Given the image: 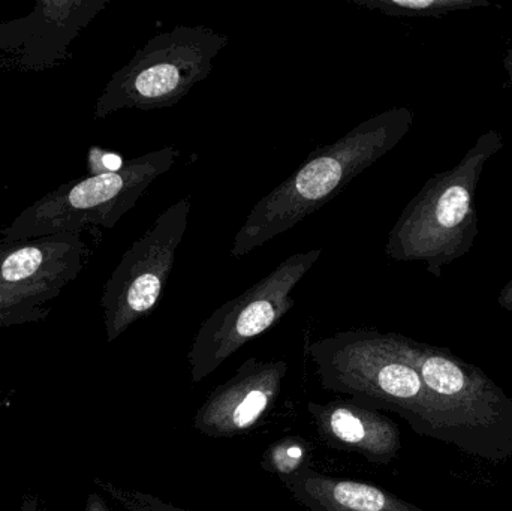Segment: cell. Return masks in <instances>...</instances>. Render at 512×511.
<instances>
[{"instance_id": "cell-1", "label": "cell", "mask_w": 512, "mask_h": 511, "mask_svg": "<svg viewBox=\"0 0 512 511\" xmlns=\"http://www.w3.org/2000/svg\"><path fill=\"white\" fill-rule=\"evenodd\" d=\"M307 353L322 389L370 410L397 414L421 437L447 443L435 398L394 347L390 333L346 330L312 342Z\"/></svg>"}, {"instance_id": "cell-12", "label": "cell", "mask_w": 512, "mask_h": 511, "mask_svg": "<svg viewBox=\"0 0 512 511\" xmlns=\"http://www.w3.org/2000/svg\"><path fill=\"white\" fill-rule=\"evenodd\" d=\"M279 480L292 500L310 511H424L379 486L328 476L309 465L280 474Z\"/></svg>"}, {"instance_id": "cell-9", "label": "cell", "mask_w": 512, "mask_h": 511, "mask_svg": "<svg viewBox=\"0 0 512 511\" xmlns=\"http://www.w3.org/2000/svg\"><path fill=\"white\" fill-rule=\"evenodd\" d=\"M288 371L285 360H246L198 408L195 431L209 438H237L252 431L276 404Z\"/></svg>"}, {"instance_id": "cell-18", "label": "cell", "mask_w": 512, "mask_h": 511, "mask_svg": "<svg viewBox=\"0 0 512 511\" xmlns=\"http://www.w3.org/2000/svg\"><path fill=\"white\" fill-rule=\"evenodd\" d=\"M2 408H3V398H2V393H0V411H2Z\"/></svg>"}, {"instance_id": "cell-7", "label": "cell", "mask_w": 512, "mask_h": 511, "mask_svg": "<svg viewBox=\"0 0 512 511\" xmlns=\"http://www.w3.org/2000/svg\"><path fill=\"white\" fill-rule=\"evenodd\" d=\"M189 213L191 200L182 198L159 215L123 254L102 293L107 342L116 341L158 308L188 230Z\"/></svg>"}, {"instance_id": "cell-4", "label": "cell", "mask_w": 512, "mask_h": 511, "mask_svg": "<svg viewBox=\"0 0 512 511\" xmlns=\"http://www.w3.org/2000/svg\"><path fill=\"white\" fill-rule=\"evenodd\" d=\"M180 156L182 152L177 147L165 146L125 161L119 170L93 173L65 183L30 204L3 228L0 243L59 233L81 234L89 227L111 230Z\"/></svg>"}, {"instance_id": "cell-6", "label": "cell", "mask_w": 512, "mask_h": 511, "mask_svg": "<svg viewBox=\"0 0 512 511\" xmlns=\"http://www.w3.org/2000/svg\"><path fill=\"white\" fill-rule=\"evenodd\" d=\"M322 249L297 252L236 299L204 320L188 354L195 384L209 378L240 348L279 323L295 302L292 291L321 258Z\"/></svg>"}, {"instance_id": "cell-2", "label": "cell", "mask_w": 512, "mask_h": 511, "mask_svg": "<svg viewBox=\"0 0 512 511\" xmlns=\"http://www.w3.org/2000/svg\"><path fill=\"white\" fill-rule=\"evenodd\" d=\"M402 125L399 113H384L310 153L288 179L255 204L234 239L231 257L251 254L330 203L396 143Z\"/></svg>"}, {"instance_id": "cell-11", "label": "cell", "mask_w": 512, "mask_h": 511, "mask_svg": "<svg viewBox=\"0 0 512 511\" xmlns=\"http://www.w3.org/2000/svg\"><path fill=\"white\" fill-rule=\"evenodd\" d=\"M307 411L321 440L331 449L355 453L370 464L388 465L402 449L400 429L390 417L351 399L309 402Z\"/></svg>"}, {"instance_id": "cell-10", "label": "cell", "mask_w": 512, "mask_h": 511, "mask_svg": "<svg viewBox=\"0 0 512 511\" xmlns=\"http://www.w3.org/2000/svg\"><path fill=\"white\" fill-rule=\"evenodd\" d=\"M87 257L89 246L75 233L0 243V288L47 305L80 275Z\"/></svg>"}, {"instance_id": "cell-14", "label": "cell", "mask_w": 512, "mask_h": 511, "mask_svg": "<svg viewBox=\"0 0 512 511\" xmlns=\"http://www.w3.org/2000/svg\"><path fill=\"white\" fill-rule=\"evenodd\" d=\"M95 482L105 494L110 495L122 507L123 511H191L164 503L161 498L152 497L143 492L131 491V489L122 488V486L105 482L102 479H96Z\"/></svg>"}, {"instance_id": "cell-16", "label": "cell", "mask_w": 512, "mask_h": 511, "mask_svg": "<svg viewBox=\"0 0 512 511\" xmlns=\"http://www.w3.org/2000/svg\"><path fill=\"white\" fill-rule=\"evenodd\" d=\"M304 449L295 446L294 443L280 444L279 449L273 450L268 456V461L273 465L277 476L280 474H291L304 465Z\"/></svg>"}, {"instance_id": "cell-3", "label": "cell", "mask_w": 512, "mask_h": 511, "mask_svg": "<svg viewBox=\"0 0 512 511\" xmlns=\"http://www.w3.org/2000/svg\"><path fill=\"white\" fill-rule=\"evenodd\" d=\"M441 411L447 444L493 464L512 462V398L477 366L390 333Z\"/></svg>"}, {"instance_id": "cell-8", "label": "cell", "mask_w": 512, "mask_h": 511, "mask_svg": "<svg viewBox=\"0 0 512 511\" xmlns=\"http://www.w3.org/2000/svg\"><path fill=\"white\" fill-rule=\"evenodd\" d=\"M110 0H41L26 17L0 23V57L23 71H45L68 57L74 39Z\"/></svg>"}, {"instance_id": "cell-13", "label": "cell", "mask_w": 512, "mask_h": 511, "mask_svg": "<svg viewBox=\"0 0 512 511\" xmlns=\"http://www.w3.org/2000/svg\"><path fill=\"white\" fill-rule=\"evenodd\" d=\"M50 314V308L38 300L17 296L0 288V327L39 323Z\"/></svg>"}, {"instance_id": "cell-15", "label": "cell", "mask_w": 512, "mask_h": 511, "mask_svg": "<svg viewBox=\"0 0 512 511\" xmlns=\"http://www.w3.org/2000/svg\"><path fill=\"white\" fill-rule=\"evenodd\" d=\"M469 194L463 186L447 189L436 206V219L447 228L456 227L468 215Z\"/></svg>"}, {"instance_id": "cell-5", "label": "cell", "mask_w": 512, "mask_h": 511, "mask_svg": "<svg viewBox=\"0 0 512 511\" xmlns=\"http://www.w3.org/2000/svg\"><path fill=\"white\" fill-rule=\"evenodd\" d=\"M228 42V35L203 24H179L158 33L114 72L96 101L95 119L129 108L173 107L212 74L215 59Z\"/></svg>"}, {"instance_id": "cell-17", "label": "cell", "mask_w": 512, "mask_h": 511, "mask_svg": "<svg viewBox=\"0 0 512 511\" xmlns=\"http://www.w3.org/2000/svg\"><path fill=\"white\" fill-rule=\"evenodd\" d=\"M84 511H111L105 501L98 494H90L87 497L86 509Z\"/></svg>"}]
</instances>
